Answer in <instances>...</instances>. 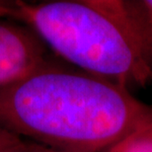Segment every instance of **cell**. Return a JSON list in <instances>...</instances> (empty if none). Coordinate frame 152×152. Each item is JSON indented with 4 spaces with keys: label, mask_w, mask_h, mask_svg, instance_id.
Wrapping results in <instances>:
<instances>
[{
    "label": "cell",
    "mask_w": 152,
    "mask_h": 152,
    "mask_svg": "<svg viewBox=\"0 0 152 152\" xmlns=\"http://www.w3.org/2000/svg\"><path fill=\"white\" fill-rule=\"evenodd\" d=\"M0 126L63 152H107L152 129V106L124 85L50 59L0 89Z\"/></svg>",
    "instance_id": "6da1fadb"
},
{
    "label": "cell",
    "mask_w": 152,
    "mask_h": 152,
    "mask_svg": "<svg viewBox=\"0 0 152 152\" xmlns=\"http://www.w3.org/2000/svg\"><path fill=\"white\" fill-rule=\"evenodd\" d=\"M0 14L31 27L50 50L76 68L127 88L151 82L124 0L0 1Z\"/></svg>",
    "instance_id": "7a4b0ae2"
},
{
    "label": "cell",
    "mask_w": 152,
    "mask_h": 152,
    "mask_svg": "<svg viewBox=\"0 0 152 152\" xmlns=\"http://www.w3.org/2000/svg\"><path fill=\"white\" fill-rule=\"evenodd\" d=\"M48 50L31 27L0 14V89L39 70L51 59Z\"/></svg>",
    "instance_id": "3957f363"
},
{
    "label": "cell",
    "mask_w": 152,
    "mask_h": 152,
    "mask_svg": "<svg viewBox=\"0 0 152 152\" xmlns=\"http://www.w3.org/2000/svg\"><path fill=\"white\" fill-rule=\"evenodd\" d=\"M124 5L141 42L152 82V0H124Z\"/></svg>",
    "instance_id": "277c9868"
},
{
    "label": "cell",
    "mask_w": 152,
    "mask_h": 152,
    "mask_svg": "<svg viewBox=\"0 0 152 152\" xmlns=\"http://www.w3.org/2000/svg\"><path fill=\"white\" fill-rule=\"evenodd\" d=\"M107 152H152V129L130 135Z\"/></svg>",
    "instance_id": "5b68a950"
},
{
    "label": "cell",
    "mask_w": 152,
    "mask_h": 152,
    "mask_svg": "<svg viewBox=\"0 0 152 152\" xmlns=\"http://www.w3.org/2000/svg\"><path fill=\"white\" fill-rule=\"evenodd\" d=\"M21 139L22 138L19 136L13 134L0 126V152H6L12 146L18 143Z\"/></svg>",
    "instance_id": "8992f818"
},
{
    "label": "cell",
    "mask_w": 152,
    "mask_h": 152,
    "mask_svg": "<svg viewBox=\"0 0 152 152\" xmlns=\"http://www.w3.org/2000/svg\"><path fill=\"white\" fill-rule=\"evenodd\" d=\"M44 150L45 146L42 145L22 138L18 143L12 146L6 152H44Z\"/></svg>",
    "instance_id": "52a82bcc"
},
{
    "label": "cell",
    "mask_w": 152,
    "mask_h": 152,
    "mask_svg": "<svg viewBox=\"0 0 152 152\" xmlns=\"http://www.w3.org/2000/svg\"><path fill=\"white\" fill-rule=\"evenodd\" d=\"M44 152H63V151H57V150H53V149H50V148H47L45 147V150Z\"/></svg>",
    "instance_id": "ba28073f"
}]
</instances>
